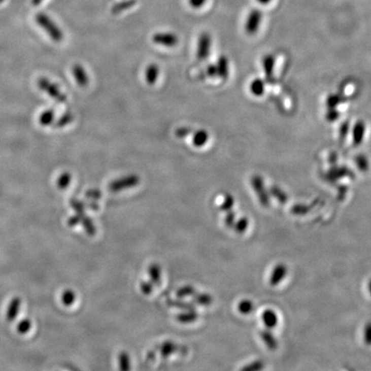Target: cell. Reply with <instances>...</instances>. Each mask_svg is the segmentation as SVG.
Listing matches in <instances>:
<instances>
[{"label":"cell","instance_id":"obj_31","mask_svg":"<svg viewBox=\"0 0 371 371\" xmlns=\"http://www.w3.org/2000/svg\"><path fill=\"white\" fill-rule=\"evenodd\" d=\"M238 311L243 315H249L254 310V303L250 300L244 299L239 302L238 306Z\"/></svg>","mask_w":371,"mask_h":371},{"label":"cell","instance_id":"obj_55","mask_svg":"<svg viewBox=\"0 0 371 371\" xmlns=\"http://www.w3.org/2000/svg\"><path fill=\"white\" fill-rule=\"evenodd\" d=\"M4 0H0V3H2L3 2Z\"/></svg>","mask_w":371,"mask_h":371},{"label":"cell","instance_id":"obj_19","mask_svg":"<svg viewBox=\"0 0 371 371\" xmlns=\"http://www.w3.org/2000/svg\"><path fill=\"white\" fill-rule=\"evenodd\" d=\"M209 140V133L204 129H200L193 133V144L195 147H203Z\"/></svg>","mask_w":371,"mask_h":371},{"label":"cell","instance_id":"obj_27","mask_svg":"<svg viewBox=\"0 0 371 371\" xmlns=\"http://www.w3.org/2000/svg\"><path fill=\"white\" fill-rule=\"evenodd\" d=\"M70 205L72 208L75 211L76 213L79 216H81L82 218L85 216V208L86 205L84 202L77 198H73L70 200Z\"/></svg>","mask_w":371,"mask_h":371},{"label":"cell","instance_id":"obj_23","mask_svg":"<svg viewBox=\"0 0 371 371\" xmlns=\"http://www.w3.org/2000/svg\"><path fill=\"white\" fill-rule=\"evenodd\" d=\"M260 338L269 349L274 350L278 347V341L269 330L262 331L260 333Z\"/></svg>","mask_w":371,"mask_h":371},{"label":"cell","instance_id":"obj_43","mask_svg":"<svg viewBox=\"0 0 371 371\" xmlns=\"http://www.w3.org/2000/svg\"><path fill=\"white\" fill-rule=\"evenodd\" d=\"M263 367H264V365H263L262 362H260V361H255L254 363H252L251 364H249V365L244 367L243 369V370L248 371H257L260 370V369L263 368Z\"/></svg>","mask_w":371,"mask_h":371},{"label":"cell","instance_id":"obj_20","mask_svg":"<svg viewBox=\"0 0 371 371\" xmlns=\"http://www.w3.org/2000/svg\"><path fill=\"white\" fill-rule=\"evenodd\" d=\"M136 4H137V0H122L113 6L112 13L115 15L120 14L121 12L132 8L134 6H136Z\"/></svg>","mask_w":371,"mask_h":371},{"label":"cell","instance_id":"obj_25","mask_svg":"<svg viewBox=\"0 0 371 371\" xmlns=\"http://www.w3.org/2000/svg\"><path fill=\"white\" fill-rule=\"evenodd\" d=\"M74 120V116L70 112L64 113V115H61L60 117L56 120L55 123L53 124L54 128H63L64 126H68L69 124L73 122Z\"/></svg>","mask_w":371,"mask_h":371},{"label":"cell","instance_id":"obj_4","mask_svg":"<svg viewBox=\"0 0 371 371\" xmlns=\"http://www.w3.org/2000/svg\"><path fill=\"white\" fill-rule=\"evenodd\" d=\"M263 21V12L259 9H253L246 17L244 29L249 36H254L260 29Z\"/></svg>","mask_w":371,"mask_h":371},{"label":"cell","instance_id":"obj_1","mask_svg":"<svg viewBox=\"0 0 371 371\" xmlns=\"http://www.w3.org/2000/svg\"><path fill=\"white\" fill-rule=\"evenodd\" d=\"M36 22L37 24L48 33V37L53 42H61L64 39V33L60 29L58 24L51 18L49 16L45 14L44 12H39L36 16Z\"/></svg>","mask_w":371,"mask_h":371},{"label":"cell","instance_id":"obj_48","mask_svg":"<svg viewBox=\"0 0 371 371\" xmlns=\"http://www.w3.org/2000/svg\"><path fill=\"white\" fill-rule=\"evenodd\" d=\"M363 336H364L365 343L367 345H371V323H368L366 325Z\"/></svg>","mask_w":371,"mask_h":371},{"label":"cell","instance_id":"obj_52","mask_svg":"<svg viewBox=\"0 0 371 371\" xmlns=\"http://www.w3.org/2000/svg\"><path fill=\"white\" fill-rule=\"evenodd\" d=\"M256 1L258 3L260 4V5H262V6H266V5H269V4L271 3L273 0H256Z\"/></svg>","mask_w":371,"mask_h":371},{"label":"cell","instance_id":"obj_28","mask_svg":"<svg viewBox=\"0 0 371 371\" xmlns=\"http://www.w3.org/2000/svg\"><path fill=\"white\" fill-rule=\"evenodd\" d=\"M72 182V175L69 172H64L59 176V178L57 180V187L59 189H66L69 187Z\"/></svg>","mask_w":371,"mask_h":371},{"label":"cell","instance_id":"obj_11","mask_svg":"<svg viewBox=\"0 0 371 371\" xmlns=\"http://www.w3.org/2000/svg\"><path fill=\"white\" fill-rule=\"evenodd\" d=\"M217 69H218V77L223 80H226L229 78V59L226 56L222 55L218 58L217 63Z\"/></svg>","mask_w":371,"mask_h":371},{"label":"cell","instance_id":"obj_54","mask_svg":"<svg viewBox=\"0 0 371 371\" xmlns=\"http://www.w3.org/2000/svg\"><path fill=\"white\" fill-rule=\"evenodd\" d=\"M368 291H369V293H370L371 295V280L369 281V283H368Z\"/></svg>","mask_w":371,"mask_h":371},{"label":"cell","instance_id":"obj_15","mask_svg":"<svg viewBox=\"0 0 371 371\" xmlns=\"http://www.w3.org/2000/svg\"><path fill=\"white\" fill-rule=\"evenodd\" d=\"M20 306H21V300H20L19 297H14L11 300L7 312H6V320L7 321L11 322V321L16 320L17 314L19 312Z\"/></svg>","mask_w":371,"mask_h":371},{"label":"cell","instance_id":"obj_33","mask_svg":"<svg viewBox=\"0 0 371 371\" xmlns=\"http://www.w3.org/2000/svg\"><path fill=\"white\" fill-rule=\"evenodd\" d=\"M119 364L121 370L130 369V357L127 352H122L119 354Z\"/></svg>","mask_w":371,"mask_h":371},{"label":"cell","instance_id":"obj_5","mask_svg":"<svg viewBox=\"0 0 371 371\" xmlns=\"http://www.w3.org/2000/svg\"><path fill=\"white\" fill-rule=\"evenodd\" d=\"M212 41V37L208 32H202L199 35L196 51V56L198 60H205L209 57Z\"/></svg>","mask_w":371,"mask_h":371},{"label":"cell","instance_id":"obj_40","mask_svg":"<svg viewBox=\"0 0 371 371\" xmlns=\"http://www.w3.org/2000/svg\"><path fill=\"white\" fill-rule=\"evenodd\" d=\"M86 198H89L90 200H98L102 197V192L96 188H92L87 191L85 193Z\"/></svg>","mask_w":371,"mask_h":371},{"label":"cell","instance_id":"obj_18","mask_svg":"<svg viewBox=\"0 0 371 371\" xmlns=\"http://www.w3.org/2000/svg\"><path fill=\"white\" fill-rule=\"evenodd\" d=\"M249 89H250L252 95L256 96V97H260L265 93V82L263 81L262 79H260V78H254V80L251 82L250 85H249Z\"/></svg>","mask_w":371,"mask_h":371},{"label":"cell","instance_id":"obj_16","mask_svg":"<svg viewBox=\"0 0 371 371\" xmlns=\"http://www.w3.org/2000/svg\"><path fill=\"white\" fill-rule=\"evenodd\" d=\"M198 317V313L196 312L195 310H188L176 315V318L180 323L189 324L195 321Z\"/></svg>","mask_w":371,"mask_h":371},{"label":"cell","instance_id":"obj_22","mask_svg":"<svg viewBox=\"0 0 371 371\" xmlns=\"http://www.w3.org/2000/svg\"><path fill=\"white\" fill-rule=\"evenodd\" d=\"M193 302L194 305H201V306H209L212 305L213 301V297L208 293H195L193 294Z\"/></svg>","mask_w":371,"mask_h":371},{"label":"cell","instance_id":"obj_3","mask_svg":"<svg viewBox=\"0 0 371 371\" xmlns=\"http://www.w3.org/2000/svg\"><path fill=\"white\" fill-rule=\"evenodd\" d=\"M140 183V177L135 174H131L127 176H122L115 179L110 182L109 188L112 192H120L122 190L129 189L137 187Z\"/></svg>","mask_w":371,"mask_h":371},{"label":"cell","instance_id":"obj_37","mask_svg":"<svg viewBox=\"0 0 371 371\" xmlns=\"http://www.w3.org/2000/svg\"><path fill=\"white\" fill-rule=\"evenodd\" d=\"M356 163L358 168L362 171H368V160L367 159L366 156L363 155H359L356 157Z\"/></svg>","mask_w":371,"mask_h":371},{"label":"cell","instance_id":"obj_44","mask_svg":"<svg viewBox=\"0 0 371 371\" xmlns=\"http://www.w3.org/2000/svg\"><path fill=\"white\" fill-rule=\"evenodd\" d=\"M340 96L338 95H330L329 97L327 98V105L329 109H334L335 107L337 106L340 104Z\"/></svg>","mask_w":371,"mask_h":371},{"label":"cell","instance_id":"obj_41","mask_svg":"<svg viewBox=\"0 0 371 371\" xmlns=\"http://www.w3.org/2000/svg\"><path fill=\"white\" fill-rule=\"evenodd\" d=\"M191 132H192V129L190 128V127L182 126V127L176 129L175 134H176V137L179 138V139H184V138L187 137L188 135H190Z\"/></svg>","mask_w":371,"mask_h":371},{"label":"cell","instance_id":"obj_17","mask_svg":"<svg viewBox=\"0 0 371 371\" xmlns=\"http://www.w3.org/2000/svg\"><path fill=\"white\" fill-rule=\"evenodd\" d=\"M262 321L265 327L272 329L276 327L279 322V319L276 313L274 310H267L264 311L262 314Z\"/></svg>","mask_w":371,"mask_h":371},{"label":"cell","instance_id":"obj_53","mask_svg":"<svg viewBox=\"0 0 371 371\" xmlns=\"http://www.w3.org/2000/svg\"><path fill=\"white\" fill-rule=\"evenodd\" d=\"M44 0H31V3L35 6H39Z\"/></svg>","mask_w":371,"mask_h":371},{"label":"cell","instance_id":"obj_36","mask_svg":"<svg viewBox=\"0 0 371 371\" xmlns=\"http://www.w3.org/2000/svg\"><path fill=\"white\" fill-rule=\"evenodd\" d=\"M31 326H32V324H31L30 320L29 319H24V320L20 321L18 325H17V332L20 334H25L30 330Z\"/></svg>","mask_w":371,"mask_h":371},{"label":"cell","instance_id":"obj_39","mask_svg":"<svg viewBox=\"0 0 371 371\" xmlns=\"http://www.w3.org/2000/svg\"><path fill=\"white\" fill-rule=\"evenodd\" d=\"M140 290L145 295H150L153 291L154 285L150 281H142L140 283Z\"/></svg>","mask_w":371,"mask_h":371},{"label":"cell","instance_id":"obj_32","mask_svg":"<svg viewBox=\"0 0 371 371\" xmlns=\"http://www.w3.org/2000/svg\"><path fill=\"white\" fill-rule=\"evenodd\" d=\"M76 300V294L73 290H64L62 294L61 301L62 303L64 306H72Z\"/></svg>","mask_w":371,"mask_h":371},{"label":"cell","instance_id":"obj_35","mask_svg":"<svg viewBox=\"0 0 371 371\" xmlns=\"http://www.w3.org/2000/svg\"><path fill=\"white\" fill-rule=\"evenodd\" d=\"M249 227V220L246 218H242L239 220L234 222L233 228L238 233H243Z\"/></svg>","mask_w":371,"mask_h":371},{"label":"cell","instance_id":"obj_26","mask_svg":"<svg viewBox=\"0 0 371 371\" xmlns=\"http://www.w3.org/2000/svg\"><path fill=\"white\" fill-rule=\"evenodd\" d=\"M274 62H275V60H274V56L271 55V54L265 56L264 59H263V67H264V70H265L267 78H271L272 75H273Z\"/></svg>","mask_w":371,"mask_h":371},{"label":"cell","instance_id":"obj_46","mask_svg":"<svg viewBox=\"0 0 371 371\" xmlns=\"http://www.w3.org/2000/svg\"><path fill=\"white\" fill-rule=\"evenodd\" d=\"M82 217L81 216L78 215L76 213L75 215L72 216L68 221H67V224L69 227H75L81 223Z\"/></svg>","mask_w":371,"mask_h":371},{"label":"cell","instance_id":"obj_9","mask_svg":"<svg viewBox=\"0 0 371 371\" xmlns=\"http://www.w3.org/2000/svg\"><path fill=\"white\" fill-rule=\"evenodd\" d=\"M287 274V267L283 264H279L274 267L270 277V284L273 286L278 285L282 282Z\"/></svg>","mask_w":371,"mask_h":371},{"label":"cell","instance_id":"obj_21","mask_svg":"<svg viewBox=\"0 0 371 371\" xmlns=\"http://www.w3.org/2000/svg\"><path fill=\"white\" fill-rule=\"evenodd\" d=\"M166 303L170 307L178 308L180 310H195V305L193 303V301L192 302H187V301H182V299H179V300L167 299Z\"/></svg>","mask_w":371,"mask_h":371},{"label":"cell","instance_id":"obj_49","mask_svg":"<svg viewBox=\"0 0 371 371\" xmlns=\"http://www.w3.org/2000/svg\"><path fill=\"white\" fill-rule=\"evenodd\" d=\"M309 208L305 206H295L292 208V212L294 214H297V215H301V214H305V212H307Z\"/></svg>","mask_w":371,"mask_h":371},{"label":"cell","instance_id":"obj_14","mask_svg":"<svg viewBox=\"0 0 371 371\" xmlns=\"http://www.w3.org/2000/svg\"><path fill=\"white\" fill-rule=\"evenodd\" d=\"M148 274L151 283L154 285H160L162 280V269L161 266L156 263H153L149 265Z\"/></svg>","mask_w":371,"mask_h":371},{"label":"cell","instance_id":"obj_10","mask_svg":"<svg viewBox=\"0 0 371 371\" xmlns=\"http://www.w3.org/2000/svg\"><path fill=\"white\" fill-rule=\"evenodd\" d=\"M182 346L176 345L174 341H167L163 342L161 346H158L157 349L159 350L161 356L165 358L176 352H180Z\"/></svg>","mask_w":371,"mask_h":371},{"label":"cell","instance_id":"obj_13","mask_svg":"<svg viewBox=\"0 0 371 371\" xmlns=\"http://www.w3.org/2000/svg\"><path fill=\"white\" fill-rule=\"evenodd\" d=\"M365 123H363L362 120H359L356 123L353 131H352V138H353V143L355 145H359L361 143L363 142V138L365 135Z\"/></svg>","mask_w":371,"mask_h":371},{"label":"cell","instance_id":"obj_12","mask_svg":"<svg viewBox=\"0 0 371 371\" xmlns=\"http://www.w3.org/2000/svg\"><path fill=\"white\" fill-rule=\"evenodd\" d=\"M159 66L157 64H149L145 70V81L149 85H154L159 78Z\"/></svg>","mask_w":371,"mask_h":371},{"label":"cell","instance_id":"obj_34","mask_svg":"<svg viewBox=\"0 0 371 371\" xmlns=\"http://www.w3.org/2000/svg\"><path fill=\"white\" fill-rule=\"evenodd\" d=\"M234 198L232 197L231 194H229V193H228V194L224 196L223 201L222 202V204H221V211H223V212H228V211H230L232 207H233V206H234Z\"/></svg>","mask_w":371,"mask_h":371},{"label":"cell","instance_id":"obj_24","mask_svg":"<svg viewBox=\"0 0 371 371\" xmlns=\"http://www.w3.org/2000/svg\"><path fill=\"white\" fill-rule=\"evenodd\" d=\"M54 116H55V113L53 111V109L46 110L40 115V125L42 126H51L54 120Z\"/></svg>","mask_w":371,"mask_h":371},{"label":"cell","instance_id":"obj_29","mask_svg":"<svg viewBox=\"0 0 371 371\" xmlns=\"http://www.w3.org/2000/svg\"><path fill=\"white\" fill-rule=\"evenodd\" d=\"M81 223L87 234L90 235V237H94L95 233H96V229H95V224L93 223L92 219L85 215L84 218H82Z\"/></svg>","mask_w":371,"mask_h":371},{"label":"cell","instance_id":"obj_2","mask_svg":"<svg viewBox=\"0 0 371 371\" xmlns=\"http://www.w3.org/2000/svg\"><path fill=\"white\" fill-rule=\"evenodd\" d=\"M37 86L43 92L47 93L50 97L57 100L59 104H64L67 100V96L59 87L49 79L40 78L37 81Z\"/></svg>","mask_w":371,"mask_h":371},{"label":"cell","instance_id":"obj_50","mask_svg":"<svg viewBox=\"0 0 371 371\" xmlns=\"http://www.w3.org/2000/svg\"><path fill=\"white\" fill-rule=\"evenodd\" d=\"M338 112H337V110H335L334 109H330L329 111H328V114L327 115V119L331 120V121L338 119Z\"/></svg>","mask_w":371,"mask_h":371},{"label":"cell","instance_id":"obj_51","mask_svg":"<svg viewBox=\"0 0 371 371\" xmlns=\"http://www.w3.org/2000/svg\"><path fill=\"white\" fill-rule=\"evenodd\" d=\"M87 206H88L89 209L94 210V211H96V210L99 209V206L96 203V200L89 201V204L87 205Z\"/></svg>","mask_w":371,"mask_h":371},{"label":"cell","instance_id":"obj_42","mask_svg":"<svg viewBox=\"0 0 371 371\" xmlns=\"http://www.w3.org/2000/svg\"><path fill=\"white\" fill-rule=\"evenodd\" d=\"M234 222H235V213L234 212H231V211H228L225 218H224L225 225L229 227V228H232L234 225Z\"/></svg>","mask_w":371,"mask_h":371},{"label":"cell","instance_id":"obj_7","mask_svg":"<svg viewBox=\"0 0 371 371\" xmlns=\"http://www.w3.org/2000/svg\"><path fill=\"white\" fill-rule=\"evenodd\" d=\"M252 187L254 188L255 193H256L260 204H262L264 207H267L270 203L269 196L266 193V190L265 188V185L263 182L262 178H260V176H255L252 177L251 180Z\"/></svg>","mask_w":371,"mask_h":371},{"label":"cell","instance_id":"obj_6","mask_svg":"<svg viewBox=\"0 0 371 371\" xmlns=\"http://www.w3.org/2000/svg\"><path fill=\"white\" fill-rule=\"evenodd\" d=\"M152 42L162 47L174 48L178 44L179 38L176 33L172 32H157L154 33Z\"/></svg>","mask_w":371,"mask_h":371},{"label":"cell","instance_id":"obj_45","mask_svg":"<svg viewBox=\"0 0 371 371\" xmlns=\"http://www.w3.org/2000/svg\"><path fill=\"white\" fill-rule=\"evenodd\" d=\"M206 76L209 78H216L218 77V69L216 64H211L207 67L206 70Z\"/></svg>","mask_w":371,"mask_h":371},{"label":"cell","instance_id":"obj_38","mask_svg":"<svg viewBox=\"0 0 371 371\" xmlns=\"http://www.w3.org/2000/svg\"><path fill=\"white\" fill-rule=\"evenodd\" d=\"M271 193L274 196V197H276V198H278V200H279L280 203H283V204H284V203H285V202L287 201V196H286V194H285L283 191H281V189L279 188V187H273L271 189Z\"/></svg>","mask_w":371,"mask_h":371},{"label":"cell","instance_id":"obj_8","mask_svg":"<svg viewBox=\"0 0 371 371\" xmlns=\"http://www.w3.org/2000/svg\"><path fill=\"white\" fill-rule=\"evenodd\" d=\"M73 75L77 84L80 87H86L89 84V77L84 67L80 64H75L73 66Z\"/></svg>","mask_w":371,"mask_h":371},{"label":"cell","instance_id":"obj_30","mask_svg":"<svg viewBox=\"0 0 371 371\" xmlns=\"http://www.w3.org/2000/svg\"><path fill=\"white\" fill-rule=\"evenodd\" d=\"M195 292V288L192 286V285H187L180 288L176 291V296L177 298L182 299L187 297V296H193Z\"/></svg>","mask_w":371,"mask_h":371},{"label":"cell","instance_id":"obj_47","mask_svg":"<svg viewBox=\"0 0 371 371\" xmlns=\"http://www.w3.org/2000/svg\"><path fill=\"white\" fill-rule=\"evenodd\" d=\"M207 0H188L190 6L193 9H200L207 3Z\"/></svg>","mask_w":371,"mask_h":371}]
</instances>
